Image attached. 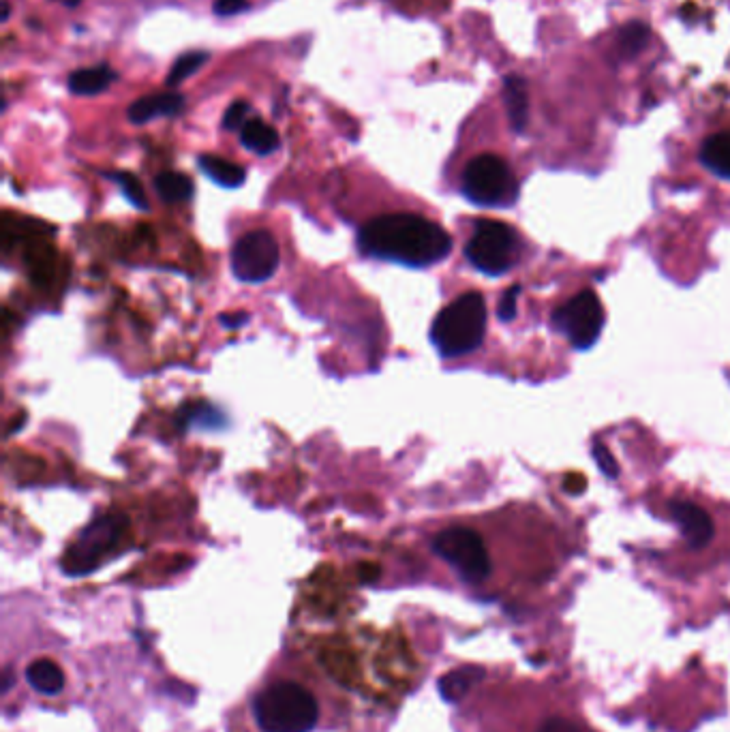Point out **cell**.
I'll use <instances>...</instances> for the list:
<instances>
[{
	"label": "cell",
	"mask_w": 730,
	"mask_h": 732,
	"mask_svg": "<svg viewBox=\"0 0 730 732\" xmlns=\"http://www.w3.org/2000/svg\"><path fill=\"white\" fill-rule=\"evenodd\" d=\"M484 677V670L478 666H463L446 673L439 679V694L446 703H459L467 696V692Z\"/></svg>",
	"instance_id": "12"
},
{
	"label": "cell",
	"mask_w": 730,
	"mask_h": 732,
	"mask_svg": "<svg viewBox=\"0 0 730 732\" xmlns=\"http://www.w3.org/2000/svg\"><path fill=\"white\" fill-rule=\"evenodd\" d=\"M519 255L521 238L514 232V227L493 219L478 221L465 247L469 264L486 277L506 274L516 264Z\"/></svg>",
	"instance_id": "4"
},
{
	"label": "cell",
	"mask_w": 730,
	"mask_h": 732,
	"mask_svg": "<svg viewBox=\"0 0 730 732\" xmlns=\"http://www.w3.org/2000/svg\"><path fill=\"white\" fill-rule=\"evenodd\" d=\"M206 60H208L206 52H189L185 56H180L174 63L170 75H167V84L176 86L182 80H187L189 75H193L197 69H200L206 63Z\"/></svg>",
	"instance_id": "22"
},
{
	"label": "cell",
	"mask_w": 730,
	"mask_h": 732,
	"mask_svg": "<svg viewBox=\"0 0 730 732\" xmlns=\"http://www.w3.org/2000/svg\"><path fill=\"white\" fill-rule=\"evenodd\" d=\"M360 249L386 262L427 268L452 251V238L435 221L414 212H392L371 219L360 230Z\"/></svg>",
	"instance_id": "1"
},
{
	"label": "cell",
	"mask_w": 730,
	"mask_h": 732,
	"mask_svg": "<svg viewBox=\"0 0 730 732\" xmlns=\"http://www.w3.org/2000/svg\"><path fill=\"white\" fill-rule=\"evenodd\" d=\"M606 324V315L602 309V302L591 289H583L576 294L553 315V326L559 334L570 341V345L579 352L593 347L598 343L602 328Z\"/></svg>",
	"instance_id": "7"
},
{
	"label": "cell",
	"mask_w": 730,
	"mask_h": 732,
	"mask_svg": "<svg viewBox=\"0 0 730 732\" xmlns=\"http://www.w3.org/2000/svg\"><path fill=\"white\" fill-rule=\"evenodd\" d=\"M112 180L118 182V187L123 189L127 200L140 210H148V200H146V193H144V187L142 182L135 178L133 174H127V172H116L112 174Z\"/></svg>",
	"instance_id": "23"
},
{
	"label": "cell",
	"mask_w": 730,
	"mask_h": 732,
	"mask_svg": "<svg viewBox=\"0 0 730 732\" xmlns=\"http://www.w3.org/2000/svg\"><path fill=\"white\" fill-rule=\"evenodd\" d=\"M504 99L510 125L516 133H523L529 118V99H527V84L519 75H508L504 82Z\"/></svg>",
	"instance_id": "13"
},
{
	"label": "cell",
	"mask_w": 730,
	"mask_h": 732,
	"mask_svg": "<svg viewBox=\"0 0 730 732\" xmlns=\"http://www.w3.org/2000/svg\"><path fill=\"white\" fill-rule=\"evenodd\" d=\"M155 187L161 195V200L165 202H172V204H178V202H187L193 197V180L185 174L180 172H163L157 176L155 180Z\"/></svg>",
	"instance_id": "19"
},
{
	"label": "cell",
	"mask_w": 730,
	"mask_h": 732,
	"mask_svg": "<svg viewBox=\"0 0 730 732\" xmlns=\"http://www.w3.org/2000/svg\"><path fill=\"white\" fill-rule=\"evenodd\" d=\"M671 514L677 527L681 529V536L692 548H705L713 538V523L711 516L696 503L690 501H675L671 503Z\"/></svg>",
	"instance_id": "10"
},
{
	"label": "cell",
	"mask_w": 730,
	"mask_h": 732,
	"mask_svg": "<svg viewBox=\"0 0 730 732\" xmlns=\"http://www.w3.org/2000/svg\"><path fill=\"white\" fill-rule=\"evenodd\" d=\"M7 18H9V3L5 0V5H3V20H7Z\"/></svg>",
	"instance_id": "30"
},
{
	"label": "cell",
	"mask_w": 730,
	"mask_h": 732,
	"mask_svg": "<svg viewBox=\"0 0 730 732\" xmlns=\"http://www.w3.org/2000/svg\"><path fill=\"white\" fill-rule=\"evenodd\" d=\"M279 266V244L270 232L255 230L242 236L232 249L234 277L242 283H264Z\"/></svg>",
	"instance_id": "9"
},
{
	"label": "cell",
	"mask_w": 730,
	"mask_h": 732,
	"mask_svg": "<svg viewBox=\"0 0 730 732\" xmlns=\"http://www.w3.org/2000/svg\"><path fill=\"white\" fill-rule=\"evenodd\" d=\"M247 116H249V105L247 103H240V101L238 103H232L230 110L225 112L223 125H225V129H230V131L242 129L249 122Z\"/></svg>",
	"instance_id": "25"
},
{
	"label": "cell",
	"mask_w": 730,
	"mask_h": 732,
	"mask_svg": "<svg viewBox=\"0 0 730 732\" xmlns=\"http://www.w3.org/2000/svg\"><path fill=\"white\" fill-rule=\"evenodd\" d=\"M185 101L174 90L170 93H157V95H148L135 101L129 108V120L135 122V125H144V122L159 118V116H176Z\"/></svg>",
	"instance_id": "11"
},
{
	"label": "cell",
	"mask_w": 730,
	"mask_h": 732,
	"mask_svg": "<svg viewBox=\"0 0 730 732\" xmlns=\"http://www.w3.org/2000/svg\"><path fill=\"white\" fill-rule=\"evenodd\" d=\"M116 80V73L108 67L80 69L69 75V88L75 95H99L108 90Z\"/></svg>",
	"instance_id": "17"
},
{
	"label": "cell",
	"mask_w": 730,
	"mask_h": 732,
	"mask_svg": "<svg viewBox=\"0 0 730 732\" xmlns=\"http://www.w3.org/2000/svg\"><path fill=\"white\" fill-rule=\"evenodd\" d=\"M701 161L709 172L730 180V133H716L705 140Z\"/></svg>",
	"instance_id": "15"
},
{
	"label": "cell",
	"mask_w": 730,
	"mask_h": 732,
	"mask_svg": "<svg viewBox=\"0 0 730 732\" xmlns=\"http://www.w3.org/2000/svg\"><path fill=\"white\" fill-rule=\"evenodd\" d=\"M180 424L182 426H191V424H197V426H206V429H219V426H223V414L219 409L210 407V405H204V403H195V405H187L185 409L180 411Z\"/></svg>",
	"instance_id": "20"
},
{
	"label": "cell",
	"mask_w": 730,
	"mask_h": 732,
	"mask_svg": "<svg viewBox=\"0 0 730 732\" xmlns=\"http://www.w3.org/2000/svg\"><path fill=\"white\" fill-rule=\"evenodd\" d=\"M516 180L508 163L497 155L471 159L463 172V195L471 204L484 208L510 206L516 200Z\"/></svg>",
	"instance_id": "5"
},
{
	"label": "cell",
	"mask_w": 730,
	"mask_h": 732,
	"mask_svg": "<svg viewBox=\"0 0 730 732\" xmlns=\"http://www.w3.org/2000/svg\"><path fill=\"white\" fill-rule=\"evenodd\" d=\"M200 167L210 180H215L217 185H221L225 189L240 187L247 176L240 165L227 161V159H221V157H212V155L200 157Z\"/></svg>",
	"instance_id": "18"
},
{
	"label": "cell",
	"mask_w": 730,
	"mask_h": 732,
	"mask_svg": "<svg viewBox=\"0 0 730 732\" xmlns=\"http://www.w3.org/2000/svg\"><path fill=\"white\" fill-rule=\"evenodd\" d=\"M649 39V28L641 22H632L626 28L621 30L619 35V50L626 56H634L645 48V43Z\"/></svg>",
	"instance_id": "21"
},
{
	"label": "cell",
	"mask_w": 730,
	"mask_h": 732,
	"mask_svg": "<svg viewBox=\"0 0 730 732\" xmlns=\"http://www.w3.org/2000/svg\"><path fill=\"white\" fill-rule=\"evenodd\" d=\"M249 322V317L245 315V313H240V315H221V324L225 326V328H240L242 324H247Z\"/></svg>",
	"instance_id": "29"
},
{
	"label": "cell",
	"mask_w": 730,
	"mask_h": 732,
	"mask_svg": "<svg viewBox=\"0 0 730 732\" xmlns=\"http://www.w3.org/2000/svg\"><path fill=\"white\" fill-rule=\"evenodd\" d=\"M433 551L454 568L465 583L478 585L491 574V557L480 533L469 527H448L433 540Z\"/></svg>",
	"instance_id": "6"
},
{
	"label": "cell",
	"mask_w": 730,
	"mask_h": 732,
	"mask_svg": "<svg viewBox=\"0 0 730 732\" xmlns=\"http://www.w3.org/2000/svg\"><path fill=\"white\" fill-rule=\"evenodd\" d=\"M247 7H249L247 0H215L212 11L217 15H236L240 11H245Z\"/></svg>",
	"instance_id": "28"
},
{
	"label": "cell",
	"mask_w": 730,
	"mask_h": 732,
	"mask_svg": "<svg viewBox=\"0 0 730 732\" xmlns=\"http://www.w3.org/2000/svg\"><path fill=\"white\" fill-rule=\"evenodd\" d=\"M486 334V302L469 292L441 309L431 326V341L439 356L459 358L476 352Z\"/></svg>",
	"instance_id": "2"
},
{
	"label": "cell",
	"mask_w": 730,
	"mask_h": 732,
	"mask_svg": "<svg viewBox=\"0 0 730 732\" xmlns=\"http://www.w3.org/2000/svg\"><path fill=\"white\" fill-rule=\"evenodd\" d=\"M593 456H596V461L606 476H611V478L617 476V463L602 444H593Z\"/></svg>",
	"instance_id": "27"
},
{
	"label": "cell",
	"mask_w": 730,
	"mask_h": 732,
	"mask_svg": "<svg viewBox=\"0 0 730 732\" xmlns=\"http://www.w3.org/2000/svg\"><path fill=\"white\" fill-rule=\"evenodd\" d=\"M26 681L39 694L56 696L65 688V673L52 660H35L26 670Z\"/></svg>",
	"instance_id": "14"
},
{
	"label": "cell",
	"mask_w": 730,
	"mask_h": 732,
	"mask_svg": "<svg viewBox=\"0 0 730 732\" xmlns=\"http://www.w3.org/2000/svg\"><path fill=\"white\" fill-rule=\"evenodd\" d=\"M538 732H591L585 724L572 718H549L544 720Z\"/></svg>",
	"instance_id": "24"
},
{
	"label": "cell",
	"mask_w": 730,
	"mask_h": 732,
	"mask_svg": "<svg viewBox=\"0 0 730 732\" xmlns=\"http://www.w3.org/2000/svg\"><path fill=\"white\" fill-rule=\"evenodd\" d=\"M125 529V518L120 516H103L93 525H88L82 536L78 538L67 555H65V570L67 574H88L95 570L103 555H108L112 548L120 542Z\"/></svg>",
	"instance_id": "8"
},
{
	"label": "cell",
	"mask_w": 730,
	"mask_h": 732,
	"mask_svg": "<svg viewBox=\"0 0 730 732\" xmlns=\"http://www.w3.org/2000/svg\"><path fill=\"white\" fill-rule=\"evenodd\" d=\"M255 718L264 732H311L319 718L317 700L292 681H279L255 696Z\"/></svg>",
	"instance_id": "3"
},
{
	"label": "cell",
	"mask_w": 730,
	"mask_h": 732,
	"mask_svg": "<svg viewBox=\"0 0 730 732\" xmlns=\"http://www.w3.org/2000/svg\"><path fill=\"white\" fill-rule=\"evenodd\" d=\"M240 142L255 155H270L279 148V135L270 125L260 118H251L245 127L240 129Z\"/></svg>",
	"instance_id": "16"
},
{
	"label": "cell",
	"mask_w": 730,
	"mask_h": 732,
	"mask_svg": "<svg viewBox=\"0 0 730 732\" xmlns=\"http://www.w3.org/2000/svg\"><path fill=\"white\" fill-rule=\"evenodd\" d=\"M519 292H521V287L514 285L504 294V298H501L499 309H497V315H499L501 322H510V319H514V315H516V296H519Z\"/></svg>",
	"instance_id": "26"
}]
</instances>
